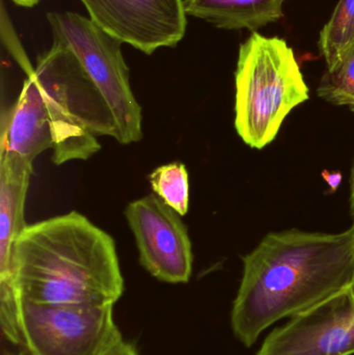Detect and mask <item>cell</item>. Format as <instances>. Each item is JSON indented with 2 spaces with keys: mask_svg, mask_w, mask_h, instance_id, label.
Segmentation results:
<instances>
[{
  "mask_svg": "<svg viewBox=\"0 0 354 355\" xmlns=\"http://www.w3.org/2000/svg\"><path fill=\"white\" fill-rule=\"evenodd\" d=\"M354 285V221L342 233H270L243 258L233 331L254 345L274 323L292 318Z\"/></svg>",
  "mask_w": 354,
  "mask_h": 355,
  "instance_id": "1",
  "label": "cell"
},
{
  "mask_svg": "<svg viewBox=\"0 0 354 355\" xmlns=\"http://www.w3.org/2000/svg\"><path fill=\"white\" fill-rule=\"evenodd\" d=\"M98 137L118 141L114 116L76 56L53 42L23 81L17 101L2 112L0 148L31 164L51 149L60 166L95 155L101 149Z\"/></svg>",
  "mask_w": 354,
  "mask_h": 355,
  "instance_id": "2",
  "label": "cell"
},
{
  "mask_svg": "<svg viewBox=\"0 0 354 355\" xmlns=\"http://www.w3.org/2000/svg\"><path fill=\"white\" fill-rule=\"evenodd\" d=\"M12 285L21 304L114 306L124 292L116 242L76 211L25 227Z\"/></svg>",
  "mask_w": 354,
  "mask_h": 355,
  "instance_id": "3",
  "label": "cell"
},
{
  "mask_svg": "<svg viewBox=\"0 0 354 355\" xmlns=\"http://www.w3.org/2000/svg\"><path fill=\"white\" fill-rule=\"evenodd\" d=\"M309 87L286 40L251 33L240 44L235 72V128L245 145L263 149Z\"/></svg>",
  "mask_w": 354,
  "mask_h": 355,
  "instance_id": "4",
  "label": "cell"
},
{
  "mask_svg": "<svg viewBox=\"0 0 354 355\" xmlns=\"http://www.w3.org/2000/svg\"><path fill=\"white\" fill-rule=\"evenodd\" d=\"M53 42L71 50L109 107L121 145L143 139L141 107L130 85L122 42L78 12H48Z\"/></svg>",
  "mask_w": 354,
  "mask_h": 355,
  "instance_id": "5",
  "label": "cell"
},
{
  "mask_svg": "<svg viewBox=\"0 0 354 355\" xmlns=\"http://www.w3.org/2000/svg\"><path fill=\"white\" fill-rule=\"evenodd\" d=\"M21 325L30 355H101L123 338L112 304L23 302Z\"/></svg>",
  "mask_w": 354,
  "mask_h": 355,
  "instance_id": "6",
  "label": "cell"
},
{
  "mask_svg": "<svg viewBox=\"0 0 354 355\" xmlns=\"http://www.w3.org/2000/svg\"><path fill=\"white\" fill-rule=\"evenodd\" d=\"M125 217L141 266L164 283H188L193 275V245L182 216L154 193L131 202Z\"/></svg>",
  "mask_w": 354,
  "mask_h": 355,
  "instance_id": "7",
  "label": "cell"
},
{
  "mask_svg": "<svg viewBox=\"0 0 354 355\" xmlns=\"http://www.w3.org/2000/svg\"><path fill=\"white\" fill-rule=\"evenodd\" d=\"M89 18L147 55L178 45L187 28L184 0H80Z\"/></svg>",
  "mask_w": 354,
  "mask_h": 355,
  "instance_id": "8",
  "label": "cell"
},
{
  "mask_svg": "<svg viewBox=\"0 0 354 355\" xmlns=\"http://www.w3.org/2000/svg\"><path fill=\"white\" fill-rule=\"evenodd\" d=\"M354 354V285L292 317L257 355Z\"/></svg>",
  "mask_w": 354,
  "mask_h": 355,
  "instance_id": "9",
  "label": "cell"
},
{
  "mask_svg": "<svg viewBox=\"0 0 354 355\" xmlns=\"http://www.w3.org/2000/svg\"><path fill=\"white\" fill-rule=\"evenodd\" d=\"M33 164L0 148V302L12 304L18 296L12 285L14 244L27 227L25 202Z\"/></svg>",
  "mask_w": 354,
  "mask_h": 355,
  "instance_id": "10",
  "label": "cell"
},
{
  "mask_svg": "<svg viewBox=\"0 0 354 355\" xmlns=\"http://www.w3.org/2000/svg\"><path fill=\"white\" fill-rule=\"evenodd\" d=\"M287 0H184L187 16L224 31L256 33L284 17Z\"/></svg>",
  "mask_w": 354,
  "mask_h": 355,
  "instance_id": "11",
  "label": "cell"
},
{
  "mask_svg": "<svg viewBox=\"0 0 354 355\" xmlns=\"http://www.w3.org/2000/svg\"><path fill=\"white\" fill-rule=\"evenodd\" d=\"M320 52L328 69L334 68L354 46V0H339L328 22L320 31Z\"/></svg>",
  "mask_w": 354,
  "mask_h": 355,
  "instance_id": "12",
  "label": "cell"
},
{
  "mask_svg": "<svg viewBox=\"0 0 354 355\" xmlns=\"http://www.w3.org/2000/svg\"><path fill=\"white\" fill-rule=\"evenodd\" d=\"M154 193L184 216L189 207V180L186 166L172 162L156 168L149 176Z\"/></svg>",
  "mask_w": 354,
  "mask_h": 355,
  "instance_id": "13",
  "label": "cell"
},
{
  "mask_svg": "<svg viewBox=\"0 0 354 355\" xmlns=\"http://www.w3.org/2000/svg\"><path fill=\"white\" fill-rule=\"evenodd\" d=\"M317 93L330 103L354 110V46L334 68L326 69Z\"/></svg>",
  "mask_w": 354,
  "mask_h": 355,
  "instance_id": "14",
  "label": "cell"
},
{
  "mask_svg": "<svg viewBox=\"0 0 354 355\" xmlns=\"http://www.w3.org/2000/svg\"><path fill=\"white\" fill-rule=\"evenodd\" d=\"M101 355H141L135 349L132 344L125 341L124 338L116 342V344L108 348L105 352Z\"/></svg>",
  "mask_w": 354,
  "mask_h": 355,
  "instance_id": "15",
  "label": "cell"
},
{
  "mask_svg": "<svg viewBox=\"0 0 354 355\" xmlns=\"http://www.w3.org/2000/svg\"><path fill=\"white\" fill-rule=\"evenodd\" d=\"M321 175L324 181H326L330 187V193L336 192L337 190H338L339 186L341 185V182H342V174L339 172L330 173L328 172V171H324Z\"/></svg>",
  "mask_w": 354,
  "mask_h": 355,
  "instance_id": "16",
  "label": "cell"
},
{
  "mask_svg": "<svg viewBox=\"0 0 354 355\" xmlns=\"http://www.w3.org/2000/svg\"><path fill=\"white\" fill-rule=\"evenodd\" d=\"M17 6H22V8H33L37 6L41 0H10Z\"/></svg>",
  "mask_w": 354,
  "mask_h": 355,
  "instance_id": "17",
  "label": "cell"
},
{
  "mask_svg": "<svg viewBox=\"0 0 354 355\" xmlns=\"http://www.w3.org/2000/svg\"><path fill=\"white\" fill-rule=\"evenodd\" d=\"M2 355H30L29 352H27L25 348H18L17 352H14V350L10 349H3L2 352Z\"/></svg>",
  "mask_w": 354,
  "mask_h": 355,
  "instance_id": "18",
  "label": "cell"
},
{
  "mask_svg": "<svg viewBox=\"0 0 354 355\" xmlns=\"http://www.w3.org/2000/svg\"><path fill=\"white\" fill-rule=\"evenodd\" d=\"M351 213H353V215L354 216V168H353V187H351Z\"/></svg>",
  "mask_w": 354,
  "mask_h": 355,
  "instance_id": "19",
  "label": "cell"
}]
</instances>
